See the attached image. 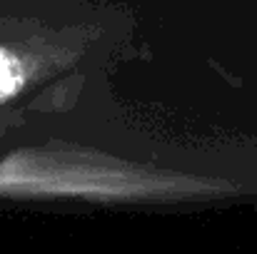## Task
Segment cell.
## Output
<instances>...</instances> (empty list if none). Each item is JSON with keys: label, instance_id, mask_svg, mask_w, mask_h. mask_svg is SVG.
I'll return each mask as SVG.
<instances>
[{"label": "cell", "instance_id": "1", "mask_svg": "<svg viewBox=\"0 0 257 254\" xmlns=\"http://www.w3.org/2000/svg\"><path fill=\"white\" fill-rule=\"evenodd\" d=\"M28 80V68L25 60L13 50L0 45V105L15 97Z\"/></svg>", "mask_w": 257, "mask_h": 254}]
</instances>
